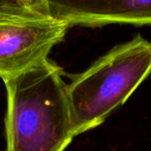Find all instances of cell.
Returning a JSON list of instances; mask_svg holds the SVG:
<instances>
[{"mask_svg":"<svg viewBox=\"0 0 151 151\" xmlns=\"http://www.w3.org/2000/svg\"><path fill=\"white\" fill-rule=\"evenodd\" d=\"M63 75L48 60L4 81V151H65L76 138Z\"/></svg>","mask_w":151,"mask_h":151,"instance_id":"obj_1","label":"cell"},{"mask_svg":"<svg viewBox=\"0 0 151 151\" xmlns=\"http://www.w3.org/2000/svg\"><path fill=\"white\" fill-rule=\"evenodd\" d=\"M151 73V42L138 35L113 48L67 84L76 137L99 126Z\"/></svg>","mask_w":151,"mask_h":151,"instance_id":"obj_2","label":"cell"},{"mask_svg":"<svg viewBox=\"0 0 151 151\" xmlns=\"http://www.w3.org/2000/svg\"><path fill=\"white\" fill-rule=\"evenodd\" d=\"M68 28L66 22L40 12L0 20V78L4 82L48 61Z\"/></svg>","mask_w":151,"mask_h":151,"instance_id":"obj_3","label":"cell"},{"mask_svg":"<svg viewBox=\"0 0 151 151\" xmlns=\"http://www.w3.org/2000/svg\"><path fill=\"white\" fill-rule=\"evenodd\" d=\"M40 13L70 26L151 25V0H37Z\"/></svg>","mask_w":151,"mask_h":151,"instance_id":"obj_4","label":"cell"},{"mask_svg":"<svg viewBox=\"0 0 151 151\" xmlns=\"http://www.w3.org/2000/svg\"><path fill=\"white\" fill-rule=\"evenodd\" d=\"M30 12H37L22 6L18 0H0V20L24 15Z\"/></svg>","mask_w":151,"mask_h":151,"instance_id":"obj_5","label":"cell"},{"mask_svg":"<svg viewBox=\"0 0 151 151\" xmlns=\"http://www.w3.org/2000/svg\"><path fill=\"white\" fill-rule=\"evenodd\" d=\"M18 2L22 5V6L26 7V9H33V11H38L37 9V0H18Z\"/></svg>","mask_w":151,"mask_h":151,"instance_id":"obj_6","label":"cell"}]
</instances>
